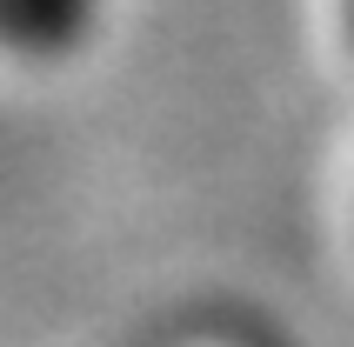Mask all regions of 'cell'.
Returning a JSON list of instances; mask_svg holds the SVG:
<instances>
[{
    "mask_svg": "<svg viewBox=\"0 0 354 347\" xmlns=\"http://www.w3.org/2000/svg\"><path fill=\"white\" fill-rule=\"evenodd\" d=\"M100 27V0H0V54L67 60Z\"/></svg>",
    "mask_w": 354,
    "mask_h": 347,
    "instance_id": "6da1fadb",
    "label": "cell"
},
{
    "mask_svg": "<svg viewBox=\"0 0 354 347\" xmlns=\"http://www.w3.org/2000/svg\"><path fill=\"white\" fill-rule=\"evenodd\" d=\"M341 7H348V40H354V0H341Z\"/></svg>",
    "mask_w": 354,
    "mask_h": 347,
    "instance_id": "7a4b0ae2",
    "label": "cell"
}]
</instances>
